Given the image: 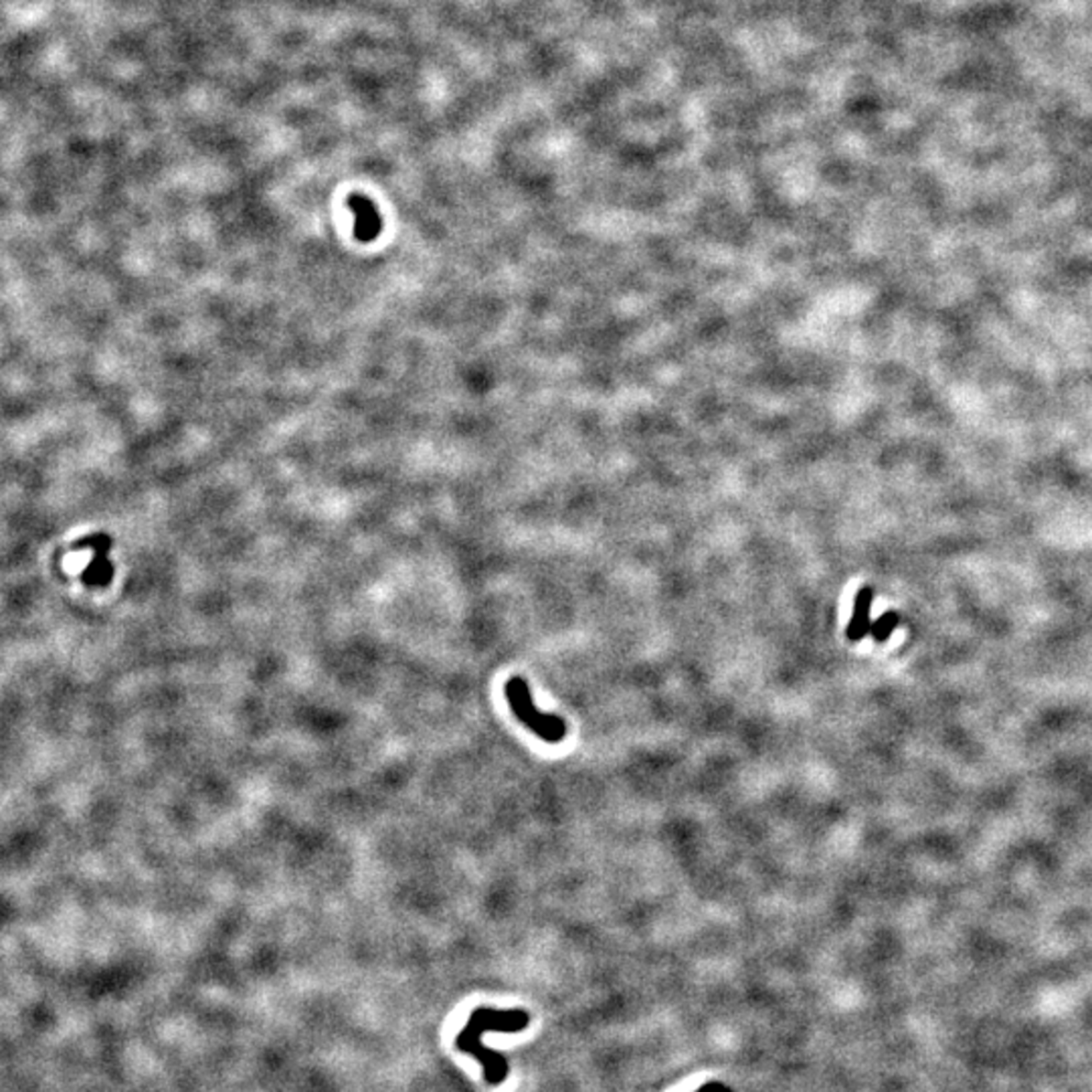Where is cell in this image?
Here are the masks:
<instances>
[{
	"label": "cell",
	"mask_w": 1092,
	"mask_h": 1092,
	"mask_svg": "<svg viewBox=\"0 0 1092 1092\" xmlns=\"http://www.w3.org/2000/svg\"><path fill=\"white\" fill-rule=\"evenodd\" d=\"M530 1024V1016L523 1009H491V1008H478L471 1011L468 1020V1026L459 1031L456 1038V1046L464 1054L474 1056L481 1066H484V1078L490 1086H500L508 1076V1062L506 1058L498 1054L496 1050L481 1044V1034L484 1031H504V1034H516L523 1031Z\"/></svg>",
	"instance_id": "obj_1"
},
{
	"label": "cell",
	"mask_w": 1092,
	"mask_h": 1092,
	"mask_svg": "<svg viewBox=\"0 0 1092 1092\" xmlns=\"http://www.w3.org/2000/svg\"><path fill=\"white\" fill-rule=\"evenodd\" d=\"M506 700L510 704V711L523 722L530 733H535L538 739H543L550 745L560 743L567 736V722L560 716L540 712L535 700L530 686L520 676H513L504 686Z\"/></svg>",
	"instance_id": "obj_2"
},
{
	"label": "cell",
	"mask_w": 1092,
	"mask_h": 1092,
	"mask_svg": "<svg viewBox=\"0 0 1092 1092\" xmlns=\"http://www.w3.org/2000/svg\"><path fill=\"white\" fill-rule=\"evenodd\" d=\"M348 206L354 213V237L362 243L375 241L382 231V219L375 203L362 194H352L348 196Z\"/></svg>",
	"instance_id": "obj_3"
},
{
	"label": "cell",
	"mask_w": 1092,
	"mask_h": 1092,
	"mask_svg": "<svg viewBox=\"0 0 1092 1092\" xmlns=\"http://www.w3.org/2000/svg\"><path fill=\"white\" fill-rule=\"evenodd\" d=\"M110 545H112V540L105 535L85 538L80 545H77V546H94L95 548V557L83 573V583L87 587H107L112 583L114 567L110 560H107V550H110Z\"/></svg>",
	"instance_id": "obj_4"
},
{
	"label": "cell",
	"mask_w": 1092,
	"mask_h": 1092,
	"mask_svg": "<svg viewBox=\"0 0 1092 1092\" xmlns=\"http://www.w3.org/2000/svg\"><path fill=\"white\" fill-rule=\"evenodd\" d=\"M872 603H874L872 589L870 587L860 589L858 595H855V601H854L852 619L848 623V629H845V637H848L850 642H862V639L870 634Z\"/></svg>",
	"instance_id": "obj_5"
},
{
	"label": "cell",
	"mask_w": 1092,
	"mask_h": 1092,
	"mask_svg": "<svg viewBox=\"0 0 1092 1092\" xmlns=\"http://www.w3.org/2000/svg\"><path fill=\"white\" fill-rule=\"evenodd\" d=\"M899 623H900L899 613H894V612L884 613L882 617L877 619V622H872L870 635L874 637V642H878V644L887 642V639L892 635V632H894V629H897Z\"/></svg>",
	"instance_id": "obj_6"
},
{
	"label": "cell",
	"mask_w": 1092,
	"mask_h": 1092,
	"mask_svg": "<svg viewBox=\"0 0 1092 1092\" xmlns=\"http://www.w3.org/2000/svg\"><path fill=\"white\" fill-rule=\"evenodd\" d=\"M716 1092H731V1090H728V1088H724V1086H721V1088H718V1090H716Z\"/></svg>",
	"instance_id": "obj_7"
}]
</instances>
